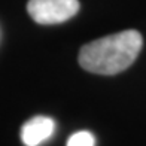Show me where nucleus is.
I'll return each mask as SVG.
<instances>
[{"label": "nucleus", "mask_w": 146, "mask_h": 146, "mask_svg": "<svg viewBox=\"0 0 146 146\" xmlns=\"http://www.w3.org/2000/svg\"><path fill=\"white\" fill-rule=\"evenodd\" d=\"M143 39L136 30H125L84 45L79 51V64L97 75H116L136 61Z\"/></svg>", "instance_id": "1"}, {"label": "nucleus", "mask_w": 146, "mask_h": 146, "mask_svg": "<svg viewBox=\"0 0 146 146\" xmlns=\"http://www.w3.org/2000/svg\"><path fill=\"white\" fill-rule=\"evenodd\" d=\"M79 11L78 0H29L27 12L37 24H60L75 17Z\"/></svg>", "instance_id": "2"}, {"label": "nucleus", "mask_w": 146, "mask_h": 146, "mask_svg": "<svg viewBox=\"0 0 146 146\" xmlns=\"http://www.w3.org/2000/svg\"><path fill=\"white\" fill-rule=\"evenodd\" d=\"M55 130L54 119L48 116H35L24 124L21 139L25 146H39L52 136Z\"/></svg>", "instance_id": "3"}, {"label": "nucleus", "mask_w": 146, "mask_h": 146, "mask_svg": "<svg viewBox=\"0 0 146 146\" xmlns=\"http://www.w3.org/2000/svg\"><path fill=\"white\" fill-rule=\"evenodd\" d=\"M96 139L90 131H78L75 134H72L67 146H94Z\"/></svg>", "instance_id": "4"}]
</instances>
